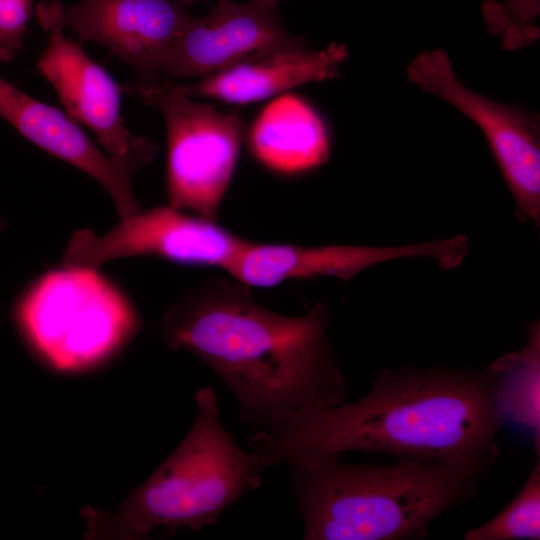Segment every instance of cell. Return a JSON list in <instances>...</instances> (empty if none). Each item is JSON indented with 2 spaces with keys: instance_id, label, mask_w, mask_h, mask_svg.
<instances>
[{
  "instance_id": "cell-1",
  "label": "cell",
  "mask_w": 540,
  "mask_h": 540,
  "mask_svg": "<svg viewBox=\"0 0 540 540\" xmlns=\"http://www.w3.org/2000/svg\"><path fill=\"white\" fill-rule=\"evenodd\" d=\"M329 322L322 302L288 316L261 305L248 286L213 277L165 312L161 335L168 347L195 355L221 379L253 434L270 432L301 411L347 401Z\"/></svg>"
},
{
  "instance_id": "cell-2",
  "label": "cell",
  "mask_w": 540,
  "mask_h": 540,
  "mask_svg": "<svg viewBox=\"0 0 540 540\" xmlns=\"http://www.w3.org/2000/svg\"><path fill=\"white\" fill-rule=\"evenodd\" d=\"M501 422L483 369H382L354 402L301 411L248 441L265 468L359 451L493 465Z\"/></svg>"
},
{
  "instance_id": "cell-3",
  "label": "cell",
  "mask_w": 540,
  "mask_h": 540,
  "mask_svg": "<svg viewBox=\"0 0 540 540\" xmlns=\"http://www.w3.org/2000/svg\"><path fill=\"white\" fill-rule=\"evenodd\" d=\"M491 466L406 458L357 464L328 456L285 468L304 540H417L477 495Z\"/></svg>"
},
{
  "instance_id": "cell-4",
  "label": "cell",
  "mask_w": 540,
  "mask_h": 540,
  "mask_svg": "<svg viewBox=\"0 0 540 540\" xmlns=\"http://www.w3.org/2000/svg\"><path fill=\"white\" fill-rule=\"evenodd\" d=\"M192 427L171 454L115 511L85 506V539L143 540L156 531L211 526L227 507L258 489L265 469L223 426L211 387L195 396Z\"/></svg>"
},
{
  "instance_id": "cell-5",
  "label": "cell",
  "mask_w": 540,
  "mask_h": 540,
  "mask_svg": "<svg viewBox=\"0 0 540 540\" xmlns=\"http://www.w3.org/2000/svg\"><path fill=\"white\" fill-rule=\"evenodd\" d=\"M16 319L37 355L62 372L105 361L139 324L132 303L98 269L68 266L47 272L27 289Z\"/></svg>"
},
{
  "instance_id": "cell-6",
  "label": "cell",
  "mask_w": 540,
  "mask_h": 540,
  "mask_svg": "<svg viewBox=\"0 0 540 540\" xmlns=\"http://www.w3.org/2000/svg\"><path fill=\"white\" fill-rule=\"evenodd\" d=\"M128 89L164 118L168 205L217 220L245 137L240 115L195 102L163 77L138 80Z\"/></svg>"
},
{
  "instance_id": "cell-7",
  "label": "cell",
  "mask_w": 540,
  "mask_h": 540,
  "mask_svg": "<svg viewBox=\"0 0 540 540\" xmlns=\"http://www.w3.org/2000/svg\"><path fill=\"white\" fill-rule=\"evenodd\" d=\"M408 78L424 92L455 107L483 132L524 222L540 221V123L527 109L489 99L457 78L442 49L417 55Z\"/></svg>"
},
{
  "instance_id": "cell-8",
  "label": "cell",
  "mask_w": 540,
  "mask_h": 540,
  "mask_svg": "<svg viewBox=\"0 0 540 540\" xmlns=\"http://www.w3.org/2000/svg\"><path fill=\"white\" fill-rule=\"evenodd\" d=\"M64 9L65 5L57 0L37 5L38 21L47 34L37 69L55 89L65 113L92 130L105 152L135 174L152 160L156 144L133 135L125 127L117 83L66 36Z\"/></svg>"
},
{
  "instance_id": "cell-9",
  "label": "cell",
  "mask_w": 540,
  "mask_h": 540,
  "mask_svg": "<svg viewBox=\"0 0 540 540\" xmlns=\"http://www.w3.org/2000/svg\"><path fill=\"white\" fill-rule=\"evenodd\" d=\"M220 225L169 205L121 218L102 235L76 231L63 252V266L98 269L119 258L154 256L186 266L225 270L248 243Z\"/></svg>"
},
{
  "instance_id": "cell-10",
  "label": "cell",
  "mask_w": 540,
  "mask_h": 540,
  "mask_svg": "<svg viewBox=\"0 0 540 540\" xmlns=\"http://www.w3.org/2000/svg\"><path fill=\"white\" fill-rule=\"evenodd\" d=\"M468 251L464 235L400 246L258 243L249 240L224 270L245 286L270 288L285 281L334 277L343 281L391 260L424 257L443 269L458 266Z\"/></svg>"
},
{
  "instance_id": "cell-11",
  "label": "cell",
  "mask_w": 540,
  "mask_h": 540,
  "mask_svg": "<svg viewBox=\"0 0 540 540\" xmlns=\"http://www.w3.org/2000/svg\"><path fill=\"white\" fill-rule=\"evenodd\" d=\"M300 40L285 29L277 7L220 0L206 16L191 17L169 51L162 77L203 78Z\"/></svg>"
},
{
  "instance_id": "cell-12",
  "label": "cell",
  "mask_w": 540,
  "mask_h": 540,
  "mask_svg": "<svg viewBox=\"0 0 540 540\" xmlns=\"http://www.w3.org/2000/svg\"><path fill=\"white\" fill-rule=\"evenodd\" d=\"M191 17L171 0H79L64 9L66 27L106 47L143 81L162 77L169 51Z\"/></svg>"
},
{
  "instance_id": "cell-13",
  "label": "cell",
  "mask_w": 540,
  "mask_h": 540,
  "mask_svg": "<svg viewBox=\"0 0 540 540\" xmlns=\"http://www.w3.org/2000/svg\"><path fill=\"white\" fill-rule=\"evenodd\" d=\"M0 117L41 149L100 183L120 218L143 209L133 192L134 174L97 147L67 113L0 78Z\"/></svg>"
},
{
  "instance_id": "cell-14",
  "label": "cell",
  "mask_w": 540,
  "mask_h": 540,
  "mask_svg": "<svg viewBox=\"0 0 540 540\" xmlns=\"http://www.w3.org/2000/svg\"><path fill=\"white\" fill-rule=\"evenodd\" d=\"M348 57L344 44L311 49L300 41L248 57L193 84H180L188 97L228 104H249L275 98L310 82L333 79Z\"/></svg>"
},
{
  "instance_id": "cell-15",
  "label": "cell",
  "mask_w": 540,
  "mask_h": 540,
  "mask_svg": "<svg viewBox=\"0 0 540 540\" xmlns=\"http://www.w3.org/2000/svg\"><path fill=\"white\" fill-rule=\"evenodd\" d=\"M247 140L255 161L283 177L316 170L327 162L331 148L321 115L307 100L292 93L275 97L261 110Z\"/></svg>"
},
{
  "instance_id": "cell-16",
  "label": "cell",
  "mask_w": 540,
  "mask_h": 540,
  "mask_svg": "<svg viewBox=\"0 0 540 540\" xmlns=\"http://www.w3.org/2000/svg\"><path fill=\"white\" fill-rule=\"evenodd\" d=\"M501 422L540 447V325L527 328L525 345L483 368Z\"/></svg>"
},
{
  "instance_id": "cell-17",
  "label": "cell",
  "mask_w": 540,
  "mask_h": 540,
  "mask_svg": "<svg viewBox=\"0 0 540 540\" xmlns=\"http://www.w3.org/2000/svg\"><path fill=\"white\" fill-rule=\"evenodd\" d=\"M465 540L540 539V462L511 502L490 520L464 533Z\"/></svg>"
},
{
  "instance_id": "cell-18",
  "label": "cell",
  "mask_w": 540,
  "mask_h": 540,
  "mask_svg": "<svg viewBox=\"0 0 540 540\" xmlns=\"http://www.w3.org/2000/svg\"><path fill=\"white\" fill-rule=\"evenodd\" d=\"M540 12V0H503L483 6V16L489 31L500 36L503 47L516 50L527 47L539 38L534 25Z\"/></svg>"
},
{
  "instance_id": "cell-19",
  "label": "cell",
  "mask_w": 540,
  "mask_h": 540,
  "mask_svg": "<svg viewBox=\"0 0 540 540\" xmlns=\"http://www.w3.org/2000/svg\"><path fill=\"white\" fill-rule=\"evenodd\" d=\"M32 14V0H0V61L21 50Z\"/></svg>"
},
{
  "instance_id": "cell-20",
  "label": "cell",
  "mask_w": 540,
  "mask_h": 540,
  "mask_svg": "<svg viewBox=\"0 0 540 540\" xmlns=\"http://www.w3.org/2000/svg\"><path fill=\"white\" fill-rule=\"evenodd\" d=\"M253 1H256L258 3L264 4L267 6H272V7H277L278 3L280 2V0H253Z\"/></svg>"
}]
</instances>
